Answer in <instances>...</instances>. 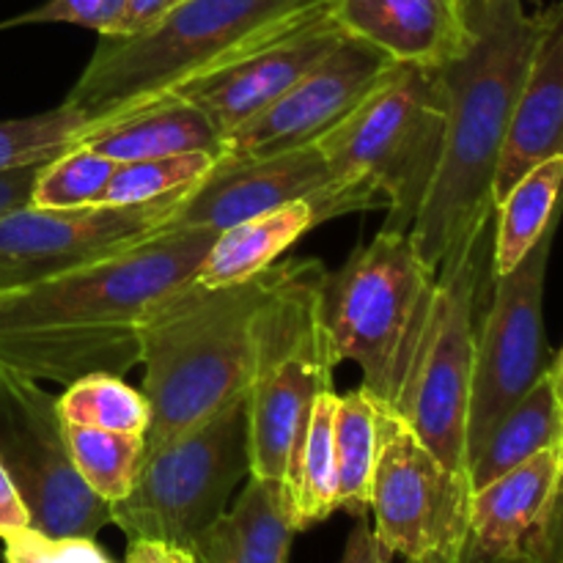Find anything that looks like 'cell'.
<instances>
[{"label":"cell","instance_id":"cell-36","mask_svg":"<svg viewBox=\"0 0 563 563\" xmlns=\"http://www.w3.org/2000/svg\"><path fill=\"white\" fill-rule=\"evenodd\" d=\"M38 168H42V165H31V168H16L0 174V218L31 203L33 181H36Z\"/></svg>","mask_w":563,"mask_h":563},{"label":"cell","instance_id":"cell-23","mask_svg":"<svg viewBox=\"0 0 563 563\" xmlns=\"http://www.w3.org/2000/svg\"><path fill=\"white\" fill-rule=\"evenodd\" d=\"M563 440V405L555 394L553 374L537 379L531 390L500 418L482 443V449L467 462L473 493L495 478L506 476L515 467L526 465L537 454L559 449Z\"/></svg>","mask_w":563,"mask_h":563},{"label":"cell","instance_id":"cell-41","mask_svg":"<svg viewBox=\"0 0 563 563\" xmlns=\"http://www.w3.org/2000/svg\"><path fill=\"white\" fill-rule=\"evenodd\" d=\"M460 3H462V0H460Z\"/></svg>","mask_w":563,"mask_h":563},{"label":"cell","instance_id":"cell-7","mask_svg":"<svg viewBox=\"0 0 563 563\" xmlns=\"http://www.w3.org/2000/svg\"><path fill=\"white\" fill-rule=\"evenodd\" d=\"M445 137L440 69L394 64L368 97L319 137L333 176L366 181L388 201L383 229L410 231L429 196Z\"/></svg>","mask_w":563,"mask_h":563},{"label":"cell","instance_id":"cell-26","mask_svg":"<svg viewBox=\"0 0 563 563\" xmlns=\"http://www.w3.org/2000/svg\"><path fill=\"white\" fill-rule=\"evenodd\" d=\"M335 471H339V509L352 517L372 511V482L377 467V401L363 388L339 396L335 405Z\"/></svg>","mask_w":563,"mask_h":563},{"label":"cell","instance_id":"cell-10","mask_svg":"<svg viewBox=\"0 0 563 563\" xmlns=\"http://www.w3.org/2000/svg\"><path fill=\"white\" fill-rule=\"evenodd\" d=\"M0 462L20 493L31 531L47 539H93L110 522L69 449L58 396L38 379L0 366Z\"/></svg>","mask_w":563,"mask_h":563},{"label":"cell","instance_id":"cell-40","mask_svg":"<svg viewBox=\"0 0 563 563\" xmlns=\"http://www.w3.org/2000/svg\"><path fill=\"white\" fill-rule=\"evenodd\" d=\"M559 454H561V465H563V440H561V445H559Z\"/></svg>","mask_w":563,"mask_h":563},{"label":"cell","instance_id":"cell-17","mask_svg":"<svg viewBox=\"0 0 563 563\" xmlns=\"http://www.w3.org/2000/svg\"><path fill=\"white\" fill-rule=\"evenodd\" d=\"M335 176L317 143L251 159H218L181 198L165 229L225 231L291 201L313 198Z\"/></svg>","mask_w":563,"mask_h":563},{"label":"cell","instance_id":"cell-25","mask_svg":"<svg viewBox=\"0 0 563 563\" xmlns=\"http://www.w3.org/2000/svg\"><path fill=\"white\" fill-rule=\"evenodd\" d=\"M335 405L339 394L324 390L313 401L306 434L291 456L286 487L291 495L297 531L319 526L339 511V471H335Z\"/></svg>","mask_w":563,"mask_h":563},{"label":"cell","instance_id":"cell-22","mask_svg":"<svg viewBox=\"0 0 563 563\" xmlns=\"http://www.w3.org/2000/svg\"><path fill=\"white\" fill-rule=\"evenodd\" d=\"M297 522L289 487L247 476L236 504L190 544L198 563H289Z\"/></svg>","mask_w":563,"mask_h":563},{"label":"cell","instance_id":"cell-31","mask_svg":"<svg viewBox=\"0 0 563 563\" xmlns=\"http://www.w3.org/2000/svg\"><path fill=\"white\" fill-rule=\"evenodd\" d=\"M82 126L86 119L66 102L47 113L0 121V174L49 163L75 146Z\"/></svg>","mask_w":563,"mask_h":563},{"label":"cell","instance_id":"cell-14","mask_svg":"<svg viewBox=\"0 0 563 563\" xmlns=\"http://www.w3.org/2000/svg\"><path fill=\"white\" fill-rule=\"evenodd\" d=\"M394 64L377 47L344 33L333 53L311 66L289 91L229 132L218 159L267 157L311 146L352 113Z\"/></svg>","mask_w":563,"mask_h":563},{"label":"cell","instance_id":"cell-9","mask_svg":"<svg viewBox=\"0 0 563 563\" xmlns=\"http://www.w3.org/2000/svg\"><path fill=\"white\" fill-rule=\"evenodd\" d=\"M489 267L493 220L440 264L421 350L396 410L443 465L465 476L478 300Z\"/></svg>","mask_w":563,"mask_h":563},{"label":"cell","instance_id":"cell-34","mask_svg":"<svg viewBox=\"0 0 563 563\" xmlns=\"http://www.w3.org/2000/svg\"><path fill=\"white\" fill-rule=\"evenodd\" d=\"M341 563H394V553L385 548V542L377 537L374 526H368L366 517H361L357 526L352 528L350 539H346Z\"/></svg>","mask_w":563,"mask_h":563},{"label":"cell","instance_id":"cell-6","mask_svg":"<svg viewBox=\"0 0 563 563\" xmlns=\"http://www.w3.org/2000/svg\"><path fill=\"white\" fill-rule=\"evenodd\" d=\"M319 258H284L269 269L256 319V366L247 390L251 476L286 484L313 401L333 390L328 333L319 311Z\"/></svg>","mask_w":563,"mask_h":563},{"label":"cell","instance_id":"cell-13","mask_svg":"<svg viewBox=\"0 0 563 563\" xmlns=\"http://www.w3.org/2000/svg\"><path fill=\"white\" fill-rule=\"evenodd\" d=\"M187 196V192H185ZM185 196L143 203L44 209L27 207L0 218V291L86 267L157 234Z\"/></svg>","mask_w":563,"mask_h":563},{"label":"cell","instance_id":"cell-11","mask_svg":"<svg viewBox=\"0 0 563 563\" xmlns=\"http://www.w3.org/2000/svg\"><path fill=\"white\" fill-rule=\"evenodd\" d=\"M374 531L407 563H454L471 520L473 487L427 449L410 423L377 405Z\"/></svg>","mask_w":563,"mask_h":563},{"label":"cell","instance_id":"cell-12","mask_svg":"<svg viewBox=\"0 0 563 563\" xmlns=\"http://www.w3.org/2000/svg\"><path fill=\"white\" fill-rule=\"evenodd\" d=\"M559 225L561 218H555L515 269L493 275V300L476 330L467 462L482 449L495 423L550 368L544 341V278Z\"/></svg>","mask_w":563,"mask_h":563},{"label":"cell","instance_id":"cell-28","mask_svg":"<svg viewBox=\"0 0 563 563\" xmlns=\"http://www.w3.org/2000/svg\"><path fill=\"white\" fill-rule=\"evenodd\" d=\"M58 410L66 423L146 438V399L141 390L130 388L115 374H88L66 385L64 394L58 396Z\"/></svg>","mask_w":563,"mask_h":563},{"label":"cell","instance_id":"cell-39","mask_svg":"<svg viewBox=\"0 0 563 563\" xmlns=\"http://www.w3.org/2000/svg\"><path fill=\"white\" fill-rule=\"evenodd\" d=\"M550 374H553L555 394H559V399H561V405H563V350H561V355L555 357L553 366H550Z\"/></svg>","mask_w":563,"mask_h":563},{"label":"cell","instance_id":"cell-21","mask_svg":"<svg viewBox=\"0 0 563 563\" xmlns=\"http://www.w3.org/2000/svg\"><path fill=\"white\" fill-rule=\"evenodd\" d=\"M77 143L115 163H132L190 152L220 154L223 135L196 102L181 93H168L113 119L86 124Z\"/></svg>","mask_w":563,"mask_h":563},{"label":"cell","instance_id":"cell-20","mask_svg":"<svg viewBox=\"0 0 563 563\" xmlns=\"http://www.w3.org/2000/svg\"><path fill=\"white\" fill-rule=\"evenodd\" d=\"M550 157H563V0L542 11L526 86L495 174V203Z\"/></svg>","mask_w":563,"mask_h":563},{"label":"cell","instance_id":"cell-19","mask_svg":"<svg viewBox=\"0 0 563 563\" xmlns=\"http://www.w3.org/2000/svg\"><path fill=\"white\" fill-rule=\"evenodd\" d=\"M328 11L341 31L396 64L440 69L471 36L460 0H330Z\"/></svg>","mask_w":563,"mask_h":563},{"label":"cell","instance_id":"cell-38","mask_svg":"<svg viewBox=\"0 0 563 563\" xmlns=\"http://www.w3.org/2000/svg\"><path fill=\"white\" fill-rule=\"evenodd\" d=\"M176 0H130V33L143 31L165 14ZM126 33V36H130Z\"/></svg>","mask_w":563,"mask_h":563},{"label":"cell","instance_id":"cell-4","mask_svg":"<svg viewBox=\"0 0 563 563\" xmlns=\"http://www.w3.org/2000/svg\"><path fill=\"white\" fill-rule=\"evenodd\" d=\"M330 0H176L143 31L102 38L66 104L86 119L168 97L256 44L300 25Z\"/></svg>","mask_w":563,"mask_h":563},{"label":"cell","instance_id":"cell-27","mask_svg":"<svg viewBox=\"0 0 563 563\" xmlns=\"http://www.w3.org/2000/svg\"><path fill=\"white\" fill-rule=\"evenodd\" d=\"M66 434H69L71 460L88 487L108 504L124 498L141 471L146 440L137 434L77 427V423H66Z\"/></svg>","mask_w":563,"mask_h":563},{"label":"cell","instance_id":"cell-5","mask_svg":"<svg viewBox=\"0 0 563 563\" xmlns=\"http://www.w3.org/2000/svg\"><path fill=\"white\" fill-rule=\"evenodd\" d=\"M438 269L410 231L379 229L339 269H324L319 311L335 363L361 366V388L399 410L432 311Z\"/></svg>","mask_w":563,"mask_h":563},{"label":"cell","instance_id":"cell-15","mask_svg":"<svg viewBox=\"0 0 563 563\" xmlns=\"http://www.w3.org/2000/svg\"><path fill=\"white\" fill-rule=\"evenodd\" d=\"M454 563H563V465L550 449L476 489Z\"/></svg>","mask_w":563,"mask_h":563},{"label":"cell","instance_id":"cell-35","mask_svg":"<svg viewBox=\"0 0 563 563\" xmlns=\"http://www.w3.org/2000/svg\"><path fill=\"white\" fill-rule=\"evenodd\" d=\"M27 528H31V520H27L20 493H16L14 482L0 462V539H9L14 533L27 531Z\"/></svg>","mask_w":563,"mask_h":563},{"label":"cell","instance_id":"cell-1","mask_svg":"<svg viewBox=\"0 0 563 563\" xmlns=\"http://www.w3.org/2000/svg\"><path fill=\"white\" fill-rule=\"evenodd\" d=\"M218 231L163 229L86 267L0 291V366L66 385L141 366L154 306L196 275Z\"/></svg>","mask_w":563,"mask_h":563},{"label":"cell","instance_id":"cell-32","mask_svg":"<svg viewBox=\"0 0 563 563\" xmlns=\"http://www.w3.org/2000/svg\"><path fill=\"white\" fill-rule=\"evenodd\" d=\"M33 22H69L97 31L102 38H119L130 33V0H47L9 25Z\"/></svg>","mask_w":563,"mask_h":563},{"label":"cell","instance_id":"cell-24","mask_svg":"<svg viewBox=\"0 0 563 563\" xmlns=\"http://www.w3.org/2000/svg\"><path fill=\"white\" fill-rule=\"evenodd\" d=\"M563 214V157L542 159L495 203L493 275L515 269Z\"/></svg>","mask_w":563,"mask_h":563},{"label":"cell","instance_id":"cell-18","mask_svg":"<svg viewBox=\"0 0 563 563\" xmlns=\"http://www.w3.org/2000/svg\"><path fill=\"white\" fill-rule=\"evenodd\" d=\"M366 209H388L383 192L366 181H346L335 176L333 185L324 187L319 196L291 201L220 231L192 278L207 286L251 280L278 264V258L311 229L341 214L366 212Z\"/></svg>","mask_w":563,"mask_h":563},{"label":"cell","instance_id":"cell-37","mask_svg":"<svg viewBox=\"0 0 563 563\" xmlns=\"http://www.w3.org/2000/svg\"><path fill=\"white\" fill-rule=\"evenodd\" d=\"M126 563H198L187 548H176L168 542H130L126 550Z\"/></svg>","mask_w":563,"mask_h":563},{"label":"cell","instance_id":"cell-3","mask_svg":"<svg viewBox=\"0 0 563 563\" xmlns=\"http://www.w3.org/2000/svg\"><path fill=\"white\" fill-rule=\"evenodd\" d=\"M269 269L229 286H207L190 278L143 319L146 451L245 399L256 366V319L267 295Z\"/></svg>","mask_w":563,"mask_h":563},{"label":"cell","instance_id":"cell-2","mask_svg":"<svg viewBox=\"0 0 563 563\" xmlns=\"http://www.w3.org/2000/svg\"><path fill=\"white\" fill-rule=\"evenodd\" d=\"M465 49L440 66L445 97L443 157L410 236L440 264L495 218V174L526 86L542 25L526 0H462Z\"/></svg>","mask_w":563,"mask_h":563},{"label":"cell","instance_id":"cell-16","mask_svg":"<svg viewBox=\"0 0 563 563\" xmlns=\"http://www.w3.org/2000/svg\"><path fill=\"white\" fill-rule=\"evenodd\" d=\"M341 38L344 31L324 5L300 25L256 44L240 58L187 82L176 93L196 102L225 137L289 91L311 66L333 53Z\"/></svg>","mask_w":563,"mask_h":563},{"label":"cell","instance_id":"cell-29","mask_svg":"<svg viewBox=\"0 0 563 563\" xmlns=\"http://www.w3.org/2000/svg\"><path fill=\"white\" fill-rule=\"evenodd\" d=\"M218 157V152H190L119 163L102 203H143L165 196H185L214 168Z\"/></svg>","mask_w":563,"mask_h":563},{"label":"cell","instance_id":"cell-33","mask_svg":"<svg viewBox=\"0 0 563 563\" xmlns=\"http://www.w3.org/2000/svg\"><path fill=\"white\" fill-rule=\"evenodd\" d=\"M5 563H113L93 539H47L36 531H20L3 539Z\"/></svg>","mask_w":563,"mask_h":563},{"label":"cell","instance_id":"cell-30","mask_svg":"<svg viewBox=\"0 0 563 563\" xmlns=\"http://www.w3.org/2000/svg\"><path fill=\"white\" fill-rule=\"evenodd\" d=\"M115 165H119L115 159L75 143L38 168L31 203L44 209L97 207L104 201V190H108Z\"/></svg>","mask_w":563,"mask_h":563},{"label":"cell","instance_id":"cell-8","mask_svg":"<svg viewBox=\"0 0 563 563\" xmlns=\"http://www.w3.org/2000/svg\"><path fill=\"white\" fill-rule=\"evenodd\" d=\"M251 476L247 396L190 432L146 451L135 484L110 504V522L130 542H168L190 550Z\"/></svg>","mask_w":563,"mask_h":563}]
</instances>
